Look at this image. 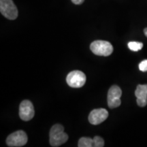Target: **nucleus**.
Instances as JSON below:
<instances>
[{
	"label": "nucleus",
	"instance_id": "obj_7",
	"mask_svg": "<svg viewBox=\"0 0 147 147\" xmlns=\"http://www.w3.org/2000/svg\"><path fill=\"white\" fill-rule=\"evenodd\" d=\"M35 110L32 103L29 100H23L19 107V117L23 121H29L34 117Z\"/></svg>",
	"mask_w": 147,
	"mask_h": 147
},
{
	"label": "nucleus",
	"instance_id": "obj_3",
	"mask_svg": "<svg viewBox=\"0 0 147 147\" xmlns=\"http://www.w3.org/2000/svg\"><path fill=\"white\" fill-rule=\"evenodd\" d=\"M0 12L9 20H14L18 16V10L12 0H0Z\"/></svg>",
	"mask_w": 147,
	"mask_h": 147
},
{
	"label": "nucleus",
	"instance_id": "obj_8",
	"mask_svg": "<svg viewBox=\"0 0 147 147\" xmlns=\"http://www.w3.org/2000/svg\"><path fill=\"white\" fill-rule=\"evenodd\" d=\"M108 117V112L104 108L93 110L89 116V121L92 125H99L106 120Z\"/></svg>",
	"mask_w": 147,
	"mask_h": 147
},
{
	"label": "nucleus",
	"instance_id": "obj_12",
	"mask_svg": "<svg viewBox=\"0 0 147 147\" xmlns=\"http://www.w3.org/2000/svg\"><path fill=\"white\" fill-rule=\"evenodd\" d=\"M93 147H103L104 146V139L100 136L93 138Z\"/></svg>",
	"mask_w": 147,
	"mask_h": 147
},
{
	"label": "nucleus",
	"instance_id": "obj_13",
	"mask_svg": "<svg viewBox=\"0 0 147 147\" xmlns=\"http://www.w3.org/2000/svg\"><path fill=\"white\" fill-rule=\"evenodd\" d=\"M139 69L141 71H147V59L142 61L139 64Z\"/></svg>",
	"mask_w": 147,
	"mask_h": 147
},
{
	"label": "nucleus",
	"instance_id": "obj_6",
	"mask_svg": "<svg viewBox=\"0 0 147 147\" xmlns=\"http://www.w3.org/2000/svg\"><path fill=\"white\" fill-rule=\"evenodd\" d=\"M122 91L117 85H113L110 88L108 93V105L111 109L119 107L121 105V97Z\"/></svg>",
	"mask_w": 147,
	"mask_h": 147
},
{
	"label": "nucleus",
	"instance_id": "obj_9",
	"mask_svg": "<svg viewBox=\"0 0 147 147\" xmlns=\"http://www.w3.org/2000/svg\"><path fill=\"white\" fill-rule=\"evenodd\" d=\"M137 104L140 107H144L147 104V84H138L135 91Z\"/></svg>",
	"mask_w": 147,
	"mask_h": 147
},
{
	"label": "nucleus",
	"instance_id": "obj_2",
	"mask_svg": "<svg viewBox=\"0 0 147 147\" xmlns=\"http://www.w3.org/2000/svg\"><path fill=\"white\" fill-rule=\"evenodd\" d=\"M90 49L95 55L107 57L113 52V47L109 42L104 40H96L90 45Z\"/></svg>",
	"mask_w": 147,
	"mask_h": 147
},
{
	"label": "nucleus",
	"instance_id": "obj_11",
	"mask_svg": "<svg viewBox=\"0 0 147 147\" xmlns=\"http://www.w3.org/2000/svg\"><path fill=\"white\" fill-rule=\"evenodd\" d=\"M143 44L139 42H130L128 43V48L130 50L136 52L142 49Z\"/></svg>",
	"mask_w": 147,
	"mask_h": 147
},
{
	"label": "nucleus",
	"instance_id": "obj_5",
	"mask_svg": "<svg viewBox=\"0 0 147 147\" xmlns=\"http://www.w3.org/2000/svg\"><path fill=\"white\" fill-rule=\"evenodd\" d=\"M28 138L25 131L19 130L11 134L6 139V144L8 146L18 147L26 144Z\"/></svg>",
	"mask_w": 147,
	"mask_h": 147
},
{
	"label": "nucleus",
	"instance_id": "obj_4",
	"mask_svg": "<svg viewBox=\"0 0 147 147\" xmlns=\"http://www.w3.org/2000/svg\"><path fill=\"white\" fill-rule=\"evenodd\" d=\"M66 82L69 87L80 88L86 82L85 74L81 71L74 70L69 72L66 78Z\"/></svg>",
	"mask_w": 147,
	"mask_h": 147
},
{
	"label": "nucleus",
	"instance_id": "obj_14",
	"mask_svg": "<svg viewBox=\"0 0 147 147\" xmlns=\"http://www.w3.org/2000/svg\"><path fill=\"white\" fill-rule=\"evenodd\" d=\"M84 1V0H71L72 3H74V4H76V5L81 4V3H83Z\"/></svg>",
	"mask_w": 147,
	"mask_h": 147
},
{
	"label": "nucleus",
	"instance_id": "obj_15",
	"mask_svg": "<svg viewBox=\"0 0 147 147\" xmlns=\"http://www.w3.org/2000/svg\"><path fill=\"white\" fill-rule=\"evenodd\" d=\"M144 34L145 36L147 37V28H145L144 29Z\"/></svg>",
	"mask_w": 147,
	"mask_h": 147
},
{
	"label": "nucleus",
	"instance_id": "obj_10",
	"mask_svg": "<svg viewBox=\"0 0 147 147\" xmlns=\"http://www.w3.org/2000/svg\"><path fill=\"white\" fill-rule=\"evenodd\" d=\"M78 146L79 147H93V140L91 138L82 137L79 139Z\"/></svg>",
	"mask_w": 147,
	"mask_h": 147
},
{
	"label": "nucleus",
	"instance_id": "obj_1",
	"mask_svg": "<svg viewBox=\"0 0 147 147\" xmlns=\"http://www.w3.org/2000/svg\"><path fill=\"white\" fill-rule=\"evenodd\" d=\"M49 136L50 144L54 147L61 146L68 140V136L64 132L63 127L60 124H55L51 127Z\"/></svg>",
	"mask_w": 147,
	"mask_h": 147
}]
</instances>
